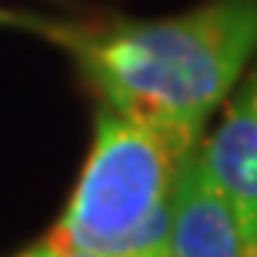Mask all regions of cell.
I'll return each mask as SVG.
<instances>
[{
    "label": "cell",
    "mask_w": 257,
    "mask_h": 257,
    "mask_svg": "<svg viewBox=\"0 0 257 257\" xmlns=\"http://www.w3.org/2000/svg\"><path fill=\"white\" fill-rule=\"evenodd\" d=\"M194 147L100 104L84 171L44 240L107 257H167L174 184Z\"/></svg>",
    "instance_id": "cell-2"
},
{
    "label": "cell",
    "mask_w": 257,
    "mask_h": 257,
    "mask_svg": "<svg viewBox=\"0 0 257 257\" xmlns=\"http://www.w3.org/2000/svg\"><path fill=\"white\" fill-rule=\"evenodd\" d=\"M100 104L200 144L257 50V0H207L161 20L44 27Z\"/></svg>",
    "instance_id": "cell-1"
},
{
    "label": "cell",
    "mask_w": 257,
    "mask_h": 257,
    "mask_svg": "<svg viewBox=\"0 0 257 257\" xmlns=\"http://www.w3.org/2000/svg\"><path fill=\"white\" fill-rule=\"evenodd\" d=\"M200 157L230 200L247 244L257 240V100L247 87H240L220 127L200 144Z\"/></svg>",
    "instance_id": "cell-4"
},
{
    "label": "cell",
    "mask_w": 257,
    "mask_h": 257,
    "mask_svg": "<svg viewBox=\"0 0 257 257\" xmlns=\"http://www.w3.org/2000/svg\"><path fill=\"white\" fill-rule=\"evenodd\" d=\"M244 257H257V240H250L247 250H244Z\"/></svg>",
    "instance_id": "cell-7"
},
{
    "label": "cell",
    "mask_w": 257,
    "mask_h": 257,
    "mask_svg": "<svg viewBox=\"0 0 257 257\" xmlns=\"http://www.w3.org/2000/svg\"><path fill=\"white\" fill-rule=\"evenodd\" d=\"M0 24H14V17H10L7 10H0Z\"/></svg>",
    "instance_id": "cell-8"
},
{
    "label": "cell",
    "mask_w": 257,
    "mask_h": 257,
    "mask_svg": "<svg viewBox=\"0 0 257 257\" xmlns=\"http://www.w3.org/2000/svg\"><path fill=\"white\" fill-rule=\"evenodd\" d=\"M247 237L230 200L214 184L200 144L181 164L174 184L167 257H244Z\"/></svg>",
    "instance_id": "cell-3"
},
{
    "label": "cell",
    "mask_w": 257,
    "mask_h": 257,
    "mask_svg": "<svg viewBox=\"0 0 257 257\" xmlns=\"http://www.w3.org/2000/svg\"><path fill=\"white\" fill-rule=\"evenodd\" d=\"M17 257H107V254H97V250H84V247H57V244H50V240H40L34 244L30 250Z\"/></svg>",
    "instance_id": "cell-5"
},
{
    "label": "cell",
    "mask_w": 257,
    "mask_h": 257,
    "mask_svg": "<svg viewBox=\"0 0 257 257\" xmlns=\"http://www.w3.org/2000/svg\"><path fill=\"white\" fill-rule=\"evenodd\" d=\"M244 87H247L250 94H254V100H257V70H254V74L247 77V84H244Z\"/></svg>",
    "instance_id": "cell-6"
}]
</instances>
